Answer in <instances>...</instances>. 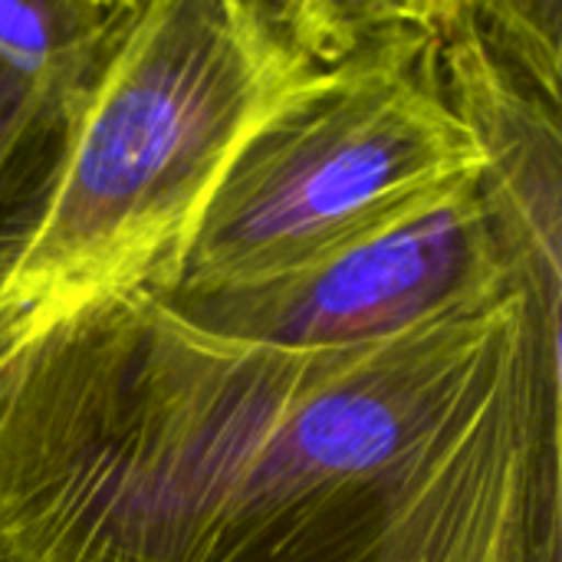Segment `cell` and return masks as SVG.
<instances>
[{"label": "cell", "mask_w": 562, "mask_h": 562, "mask_svg": "<svg viewBox=\"0 0 562 562\" xmlns=\"http://www.w3.org/2000/svg\"><path fill=\"white\" fill-rule=\"evenodd\" d=\"M0 562H562V277L339 349L0 326Z\"/></svg>", "instance_id": "cell-1"}, {"label": "cell", "mask_w": 562, "mask_h": 562, "mask_svg": "<svg viewBox=\"0 0 562 562\" xmlns=\"http://www.w3.org/2000/svg\"><path fill=\"white\" fill-rule=\"evenodd\" d=\"M372 0H142L53 201L0 277V326L168 290L240 145L359 46Z\"/></svg>", "instance_id": "cell-2"}, {"label": "cell", "mask_w": 562, "mask_h": 562, "mask_svg": "<svg viewBox=\"0 0 562 562\" xmlns=\"http://www.w3.org/2000/svg\"><path fill=\"white\" fill-rule=\"evenodd\" d=\"M487 168L454 112L428 3H375L366 36L231 158L168 290L296 270Z\"/></svg>", "instance_id": "cell-3"}, {"label": "cell", "mask_w": 562, "mask_h": 562, "mask_svg": "<svg viewBox=\"0 0 562 562\" xmlns=\"http://www.w3.org/2000/svg\"><path fill=\"white\" fill-rule=\"evenodd\" d=\"M524 277H562V231L527 217L481 171L296 270L148 293L221 339L339 349L487 303Z\"/></svg>", "instance_id": "cell-4"}, {"label": "cell", "mask_w": 562, "mask_h": 562, "mask_svg": "<svg viewBox=\"0 0 562 562\" xmlns=\"http://www.w3.org/2000/svg\"><path fill=\"white\" fill-rule=\"evenodd\" d=\"M142 0H0V69L82 125Z\"/></svg>", "instance_id": "cell-5"}, {"label": "cell", "mask_w": 562, "mask_h": 562, "mask_svg": "<svg viewBox=\"0 0 562 562\" xmlns=\"http://www.w3.org/2000/svg\"><path fill=\"white\" fill-rule=\"evenodd\" d=\"M76 132L0 69V277L43 221Z\"/></svg>", "instance_id": "cell-6"}]
</instances>
